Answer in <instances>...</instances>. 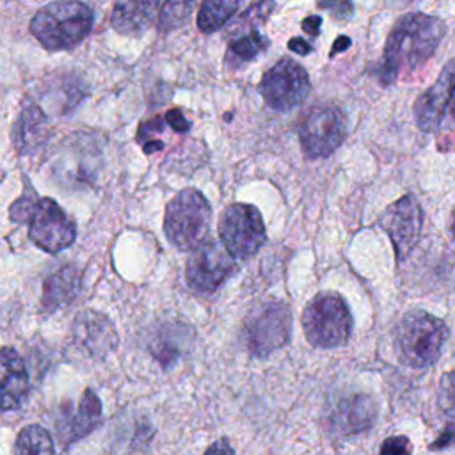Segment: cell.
<instances>
[{
	"instance_id": "obj_29",
	"label": "cell",
	"mask_w": 455,
	"mask_h": 455,
	"mask_svg": "<svg viewBox=\"0 0 455 455\" xmlns=\"http://www.w3.org/2000/svg\"><path fill=\"white\" fill-rule=\"evenodd\" d=\"M455 446V421L448 423L437 439L428 446V450H444Z\"/></svg>"
},
{
	"instance_id": "obj_9",
	"label": "cell",
	"mask_w": 455,
	"mask_h": 455,
	"mask_svg": "<svg viewBox=\"0 0 455 455\" xmlns=\"http://www.w3.org/2000/svg\"><path fill=\"white\" fill-rule=\"evenodd\" d=\"M347 135V117L334 105H316L299 126V140L309 158H322L341 146Z\"/></svg>"
},
{
	"instance_id": "obj_26",
	"label": "cell",
	"mask_w": 455,
	"mask_h": 455,
	"mask_svg": "<svg viewBox=\"0 0 455 455\" xmlns=\"http://www.w3.org/2000/svg\"><path fill=\"white\" fill-rule=\"evenodd\" d=\"M379 455H412L411 453V443L405 435H395L387 437L382 446Z\"/></svg>"
},
{
	"instance_id": "obj_8",
	"label": "cell",
	"mask_w": 455,
	"mask_h": 455,
	"mask_svg": "<svg viewBox=\"0 0 455 455\" xmlns=\"http://www.w3.org/2000/svg\"><path fill=\"white\" fill-rule=\"evenodd\" d=\"M311 91V82L306 69L288 59H279L268 68L259 82V92L265 103L279 112H288L300 105Z\"/></svg>"
},
{
	"instance_id": "obj_19",
	"label": "cell",
	"mask_w": 455,
	"mask_h": 455,
	"mask_svg": "<svg viewBox=\"0 0 455 455\" xmlns=\"http://www.w3.org/2000/svg\"><path fill=\"white\" fill-rule=\"evenodd\" d=\"M80 288L78 268L68 265L53 272L43 284V309L52 313L69 304Z\"/></svg>"
},
{
	"instance_id": "obj_17",
	"label": "cell",
	"mask_w": 455,
	"mask_h": 455,
	"mask_svg": "<svg viewBox=\"0 0 455 455\" xmlns=\"http://www.w3.org/2000/svg\"><path fill=\"white\" fill-rule=\"evenodd\" d=\"M101 419V402L94 391L85 389L75 412L66 416L62 423H59L60 439L64 443H75L87 435L94 427H98Z\"/></svg>"
},
{
	"instance_id": "obj_35",
	"label": "cell",
	"mask_w": 455,
	"mask_h": 455,
	"mask_svg": "<svg viewBox=\"0 0 455 455\" xmlns=\"http://www.w3.org/2000/svg\"><path fill=\"white\" fill-rule=\"evenodd\" d=\"M288 48L299 55H307L313 52V46L309 43H306V39L302 37H293L288 41Z\"/></svg>"
},
{
	"instance_id": "obj_15",
	"label": "cell",
	"mask_w": 455,
	"mask_h": 455,
	"mask_svg": "<svg viewBox=\"0 0 455 455\" xmlns=\"http://www.w3.org/2000/svg\"><path fill=\"white\" fill-rule=\"evenodd\" d=\"M28 370L11 347H0V411L18 409L28 395Z\"/></svg>"
},
{
	"instance_id": "obj_5",
	"label": "cell",
	"mask_w": 455,
	"mask_h": 455,
	"mask_svg": "<svg viewBox=\"0 0 455 455\" xmlns=\"http://www.w3.org/2000/svg\"><path fill=\"white\" fill-rule=\"evenodd\" d=\"M352 315L339 293L322 291L315 295L302 313V327L307 341L318 348H334L348 341Z\"/></svg>"
},
{
	"instance_id": "obj_18",
	"label": "cell",
	"mask_w": 455,
	"mask_h": 455,
	"mask_svg": "<svg viewBox=\"0 0 455 455\" xmlns=\"http://www.w3.org/2000/svg\"><path fill=\"white\" fill-rule=\"evenodd\" d=\"M158 12V0H116L112 27L121 34H139L149 28Z\"/></svg>"
},
{
	"instance_id": "obj_20",
	"label": "cell",
	"mask_w": 455,
	"mask_h": 455,
	"mask_svg": "<svg viewBox=\"0 0 455 455\" xmlns=\"http://www.w3.org/2000/svg\"><path fill=\"white\" fill-rule=\"evenodd\" d=\"M46 133H48V128H46V117L43 110L37 105H27L21 110V116L14 130V142L20 153L34 151L37 146L43 144Z\"/></svg>"
},
{
	"instance_id": "obj_28",
	"label": "cell",
	"mask_w": 455,
	"mask_h": 455,
	"mask_svg": "<svg viewBox=\"0 0 455 455\" xmlns=\"http://www.w3.org/2000/svg\"><path fill=\"white\" fill-rule=\"evenodd\" d=\"M272 11H274V0H259L247 12H243L242 21L249 20L252 23H261V21H265L270 16Z\"/></svg>"
},
{
	"instance_id": "obj_38",
	"label": "cell",
	"mask_w": 455,
	"mask_h": 455,
	"mask_svg": "<svg viewBox=\"0 0 455 455\" xmlns=\"http://www.w3.org/2000/svg\"><path fill=\"white\" fill-rule=\"evenodd\" d=\"M336 2H338V0H316V4H318L320 9H331V7L336 5Z\"/></svg>"
},
{
	"instance_id": "obj_30",
	"label": "cell",
	"mask_w": 455,
	"mask_h": 455,
	"mask_svg": "<svg viewBox=\"0 0 455 455\" xmlns=\"http://www.w3.org/2000/svg\"><path fill=\"white\" fill-rule=\"evenodd\" d=\"M165 121L171 124V128L178 133H187L190 130V123L185 119L183 112L180 108H171L165 114Z\"/></svg>"
},
{
	"instance_id": "obj_11",
	"label": "cell",
	"mask_w": 455,
	"mask_h": 455,
	"mask_svg": "<svg viewBox=\"0 0 455 455\" xmlns=\"http://www.w3.org/2000/svg\"><path fill=\"white\" fill-rule=\"evenodd\" d=\"M235 268V258L217 242H203L187 261V283L197 293H213Z\"/></svg>"
},
{
	"instance_id": "obj_31",
	"label": "cell",
	"mask_w": 455,
	"mask_h": 455,
	"mask_svg": "<svg viewBox=\"0 0 455 455\" xmlns=\"http://www.w3.org/2000/svg\"><path fill=\"white\" fill-rule=\"evenodd\" d=\"M354 12V2L352 0H338L334 9H332V16H336L338 20H347L350 18Z\"/></svg>"
},
{
	"instance_id": "obj_13",
	"label": "cell",
	"mask_w": 455,
	"mask_h": 455,
	"mask_svg": "<svg viewBox=\"0 0 455 455\" xmlns=\"http://www.w3.org/2000/svg\"><path fill=\"white\" fill-rule=\"evenodd\" d=\"M455 94V59L448 60L435 82L416 100L414 117L421 132H434L439 128L446 107Z\"/></svg>"
},
{
	"instance_id": "obj_22",
	"label": "cell",
	"mask_w": 455,
	"mask_h": 455,
	"mask_svg": "<svg viewBox=\"0 0 455 455\" xmlns=\"http://www.w3.org/2000/svg\"><path fill=\"white\" fill-rule=\"evenodd\" d=\"M14 455H53V439L39 425H27L14 441Z\"/></svg>"
},
{
	"instance_id": "obj_34",
	"label": "cell",
	"mask_w": 455,
	"mask_h": 455,
	"mask_svg": "<svg viewBox=\"0 0 455 455\" xmlns=\"http://www.w3.org/2000/svg\"><path fill=\"white\" fill-rule=\"evenodd\" d=\"M162 130V121L156 117V119H151V121H146L139 126V140L149 137L153 132H160Z\"/></svg>"
},
{
	"instance_id": "obj_14",
	"label": "cell",
	"mask_w": 455,
	"mask_h": 455,
	"mask_svg": "<svg viewBox=\"0 0 455 455\" xmlns=\"http://www.w3.org/2000/svg\"><path fill=\"white\" fill-rule=\"evenodd\" d=\"M73 345L87 357H103L117 345V334L110 320L96 311H84L73 327Z\"/></svg>"
},
{
	"instance_id": "obj_2",
	"label": "cell",
	"mask_w": 455,
	"mask_h": 455,
	"mask_svg": "<svg viewBox=\"0 0 455 455\" xmlns=\"http://www.w3.org/2000/svg\"><path fill=\"white\" fill-rule=\"evenodd\" d=\"M94 23L92 9L80 0H57L39 9L30 30L46 50H69L89 36Z\"/></svg>"
},
{
	"instance_id": "obj_33",
	"label": "cell",
	"mask_w": 455,
	"mask_h": 455,
	"mask_svg": "<svg viewBox=\"0 0 455 455\" xmlns=\"http://www.w3.org/2000/svg\"><path fill=\"white\" fill-rule=\"evenodd\" d=\"M320 28H322V18L316 16V14H311L307 18L302 20V30L309 36H318L320 34Z\"/></svg>"
},
{
	"instance_id": "obj_25",
	"label": "cell",
	"mask_w": 455,
	"mask_h": 455,
	"mask_svg": "<svg viewBox=\"0 0 455 455\" xmlns=\"http://www.w3.org/2000/svg\"><path fill=\"white\" fill-rule=\"evenodd\" d=\"M437 403L443 412L455 416V370L441 377L437 387Z\"/></svg>"
},
{
	"instance_id": "obj_40",
	"label": "cell",
	"mask_w": 455,
	"mask_h": 455,
	"mask_svg": "<svg viewBox=\"0 0 455 455\" xmlns=\"http://www.w3.org/2000/svg\"><path fill=\"white\" fill-rule=\"evenodd\" d=\"M451 116L455 117V94H453V103H451Z\"/></svg>"
},
{
	"instance_id": "obj_36",
	"label": "cell",
	"mask_w": 455,
	"mask_h": 455,
	"mask_svg": "<svg viewBox=\"0 0 455 455\" xmlns=\"http://www.w3.org/2000/svg\"><path fill=\"white\" fill-rule=\"evenodd\" d=\"M350 37H347V36H338L336 37V41L332 43V48H331V57L334 55V53H339V52H345L348 46H350Z\"/></svg>"
},
{
	"instance_id": "obj_10",
	"label": "cell",
	"mask_w": 455,
	"mask_h": 455,
	"mask_svg": "<svg viewBox=\"0 0 455 455\" xmlns=\"http://www.w3.org/2000/svg\"><path fill=\"white\" fill-rule=\"evenodd\" d=\"M28 238L46 252H59L73 243L76 228L71 217L50 197L34 201L28 217Z\"/></svg>"
},
{
	"instance_id": "obj_4",
	"label": "cell",
	"mask_w": 455,
	"mask_h": 455,
	"mask_svg": "<svg viewBox=\"0 0 455 455\" xmlns=\"http://www.w3.org/2000/svg\"><path fill=\"white\" fill-rule=\"evenodd\" d=\"M210 220L212 208L206 197L199 190L185 188L169 201L164 217V231L174 247L194 251L206 242Z\"/></svg>"
},
{
	"instance_id": "obj_27",
	"label": "cell",
	"mask_w": 455,
	"mask_h": 455,
	"mask_svg": "<svg viewBox=\"0 0 455 455\" xmlns=\"http://www.w3.org/2000/svg\"><path fill=\"white\" fill-rule=\"evenodd\" d=\"M36 201V196L34 194H25L23 197H20L18 201L12 203L11 210H9V215L12 220L16 222H27V217H28V212L32 208Z\"/></svg>"
},
{
	"instance_id": "obj_12",
	"label": "cell",
	"mask_w": 455,
	"mask_h": 455,
	"mask_svg": "<svg viewBox=\"0 0 455 455\" xmlns=\"http://www.w3.org/2000/svg\"><path fill=\"white\" fill-rule=\"evenodd\" d=\"M421 208L412 196L396 199L382 212L380 226L387 233L398 259L405 258L416 245L421 233Z\"/></svg>"
},
{
	"instance_id": "obj_1",
	"label": "cell",
	"mask_w": 455,
	"mask_h": 455,
	"mask_svg": "<svg viewBox=\"0 0 455 455\" xmlns=\"http://www.w3.org/2000/svg\"><path fill=\"white\" fill-rule=\"evenodd\" d=\"M446 34V25L430 14L411 12L402 16L391 28L382 60L379 80L382 85L393 84L398 75L423 66L437 50Z\"/></svg>"
},
{
	"instance_id": "obj_32",
	"label": "cell",
	"mask_w": 455,
	"mask_h": 455,
	"mask_svg": "<svg viewBox=\"0 0 455 455\" xmlns=\"http://www.w3.org/2000/svg\"><path fill=\"white\" fill-rule=\"evenodd\" d=\"M204 455H235V450L228 443V439H219L206 450Z\"/></svg>"
},
{
	"instance_id": "obj_24",
	"label": "cell",
	"mask_w": 455,
	"mask_h": 455,
	"mask_svg": "<svg viewBox=\"0 0 455 455\" xmlns=\"http://www.w3.org/2000/svg\"><path fill=\"white\" fill-rule=\"evenodd\" d=\"M194 0H165L158 16V30L171 32L181 27L194 12Z\"/></svg>"
},
{
	"instance_id": "obj_23",
	"label": "cell",
	"mask_w": 455,
	"mask_h": 455,
	"mask_svg": "<svg viewBox=\"0 0 455 455\" xmlns=\"http://www.w3.org/2000/svg\"><path fill=\"white\" fill-rule=\"evenodd\" d=\"M270 41L261 36L258 30H251L249 34L235 39L228 46V62L231 64H243L252 59H256L258 53H261L265 48H268Z\"/></svg>"
},
{
	"instance_id": "obj_6",
	"label": "cell",
	"mask_w": 455,
	"mask_h": 455,
	"mask_svg": "<svg viewBox=\"0 0 455 455\" xmlns=\"http://www.w3.org/2000/svg\"><path fill=\"white\" fill-rule=\"evenodd\" d=\"M291 313L281 300L254 306L242 325V339L252 355H268L290 339Z\"/></svg>"
},
{
	"instance_id": "obj_7",
	"label": "cell",
	"mask_w": 455,
	"mask_h": 455,
	"mask_svg": "<svg viewBox=\"0 0 455 455\" xmlns=\"http://www.w3.org/2000/svg\"><path fill=\"white\" fill-rule=\"evenodd\" d=\"M219 236L224 249L233 258H251L267 240L259 210L247 203L229 204L220 215Z\"/></svg>"
},
{
	"instance_id": "obj_37",
	"label": "cell",
	"mask_w": 455,
	"mask_h": 455,
	"mask_svg": "<svg viewBox=\"0 0 455 455\" xmlns=\"http://www.w3.org/2000/svg\"><path fill=\"white\" fill-rule=\"evenodd\" d=\"M164 148V142H160V140H151V142H144V146H142V149H144V153H153V151H158V149H162Z\"/></svg>"
},
{
	"instance_id": "obj_21",
	"label": "cell",
	"mask_w": 455,
	"mask_h": 455,
	"mask_svg": "<svg viewBox=\"0 0 455 455\" xmlns=\"http://www.w3.org/2000/svg\"><path fill=\"white\" fill-rule=\"evenodd\" d=\"M240 0H203L197 12V27L204 34L219 30L235 14Z\"/></svg>"
},
{
	"instance_id": "obj_39",
	"label": "cell",
	"mask_w": 455,
	"mask_h": 455,
	"mask_svg": "<svg viewBox=\"0 0 455 455\" xmlns=\"http://www.w3.org/2000/svg\"><path fill=\"white\" fill-rule=\"evenodd\" d=\"M450 229H451V233L455 235V210H453V213H451V224H450Z\"/></svg>"
},
{
	"instance_id": "obj_16",
	"label": "cell",
	"mask_w": 455,
	"mask_h": 455,
	"mask_svg": "<svg viewBox=\"0 0 455 455\" xmlns=\"http://www.w3.org/2000/svg\"><path fill=\"white\" fill-rule=\"evenodd\" d=\"M377 416L375 403L364 396L355 395L341 400L331 412V427L339 435H348L368 428Z\"/></svg>"
},
{
	"instance_id": "obj_3",
	"label": "cell",
	"mask_w": 455,
	"mask_h": 455,
	"mask_svg": "<svg viewBox=\"0 0 455 455\" xmlns=\"http://www.w3.org/2000/svg\"><path fill=\"white\" fill-rule=\"evenodd\" d=\"M446 336L448 329L441 318L427 311H411L396 325L395 350L405 366L427 368L437 361Z\"/></svg>"
}]
</instances>
